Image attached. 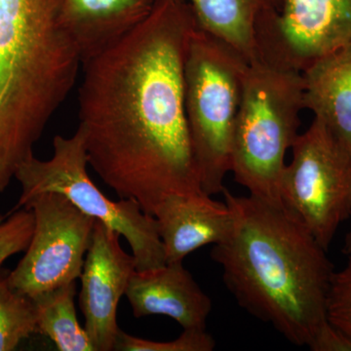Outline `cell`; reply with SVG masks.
<instances>
[{
    "instance_id": "obj_12",
    "label": "cell",
    "mask_w": 351,
    "mask_h": 351,
    "mask_svg": "<svg viewBox=\"0 0 351 351\" xmlns=\"http://www.w3.org/2000/svg\"><path fill=\"white\" fill-rule=\"evenodd\" d=\"M157 0H56L58 19L82 64L126 38L154 10Z\"/></svg>"
},
{
    "instance_id": "obj_8",
    "label": "cell",
    "mask_w": 351,
    "mask_h": 351,
    "mask_svg": "<svg viewBox=\"0 0 351 351\" xmlns=\"http://www.w3.org/2000/svg\"><path fill=\"white\" fill-rule=\"evenodd\" d=\"M23 208L34 213V233L24 257L7 274L11 287L34 298L75 282L82 276L96 219L57 193H40Z\"/></svg>"
},
{
    "instance_id": "obj_21",
    "label": "cell",
    "mask_w": 351,
    "mask_h": 351,
    "mask_svg": "<svg viewBox=\"0 0 351 351\" xmlns=\"http://www.w3.org/2000/svg\"><path fill=\"white\" fill-rule=\"evenodd\" d=\"M307 348L313 351H351V338L327 319Z\"/></svg>"
},
{
    "instance_id": "obj_14",
    "label": "cell",
    "mask_w": 351,
    "mask_h": 351,
    "mask_svg": "<svg viewBox=\"0 0 351 351\" xmlns=\"http://www.w3.org/2000/svg\"><path fill=\"white\" fill-rule=\"evenodd\" d=\"M304 108L351 151V43L302 71Z\"/></svg>"
},
{
    "instance_id": "obj_5",
    "label": "cell",
    "mask_w": 351,
    "mask_h": 351,
    "mask_svg": "<svg viewBox=\"0 0 351 351\" xmlns=\"http://www.w3.org/2000/svg\"><path fill=\"white\" fill-rule=\"evenodd\" d=\"M249 62L232 46L195 27L184 62V107L201 189L223 193L232 170L235 122Z\"/></svg>"
},
{
    "instance_id": "obj_22",
    "label": "cell",
    "mask_w": 351,
    "mask_h": 351,
    "mask_svg": "<svg viewBox=\"0 0 351 351\" xmlns=\"http://www.w3.org/2000/svg\"><path fill=\"white\" fill-rule=\"evenodd\" d=\"M351 252V223L350 226V230H348V233H346L345 242H343V253L345 255H348Z\"/></svg>"
},
{
    "instance_id": "obj_4",
    "label": "cell",
    "mask_w": 351,
    "mask_h": 351,
    "mask_svg": "<svg viewBox=\"0 0 351 351\" xmlns=\"http://www.w3.org/2000/svg\"><path fill=\"white\" fill-rule=\"evenodd\" d=\"M302 71L256 57L243 78L233 135L232 170L251 196L281 203L285 156L299 136L304 108Z\"/></svg>"
},
{
    "instance_id": "obj_9",
    "label": "cell",
    "mask_w": 351,
    "mask_h": 351,
    "mask_svg": "<svg viewBox=\"0 0 351 351\" xmlns=\"http://www.w3.org/2000/svg\"><path fill=\"white\" fill-rule=\"evenodd\" d=\"M351 43V0H283L258 23L256 57L302 71Z\"/></svg>"
},
{
    "instance_id": "obj_16",
    "label": "cell",
    "mask_w": 351,
    "mask_h": 351,
    "mask_svg": "<svg viewBox=\"0 0 351 351\" xmlns=\"http://www.w3.org/2000/svg\"><path fill=\"white\" fill-rule=\"evenodd\" d=\"M76 283L66 284L32 298L38 313V332L49 338L60 351H96L76 316Z\"/></svg>"
},
{
    "instance_id": "obj_2",
    "label": "cell",
    "mask_w": 351,
    "mask_h": 351,
    "mask_svg": "<svg viewBox=\"0 0 351 351\" xmlns=\"http://www.w3.org/2000/svg\"><path fill=\"white\" fill-rule=\"evenodd\" d=\"M232 211L230 234L211 258L247 313L293 345L307 346L327 320L334 267L326 249L283 206L223 191Z\"/></svg>"
},
{
    "instance_id": "obj_11",
    "label": "cell",
    "mask_w": 351,
    "mask_h": 351,
    "mask_svg": "<svg viewBox=\"0 0 351 351\" xmlns=\"http://www.w3.org/2000/svg\"><path fill=\"white\" fill-rule=\"evenodd\" d=\"M125 295L136 318L162 315L184 329H206L212 301L182 263L132 274Z\"/></svg>"
},
{
    "instance_id": "obj_19",
    "label": "cell",
    "mask_w": 351,
    "mask_h": 351,
    "mask_svg": "<svg viewBox=\"0 0 351 351\" xmlns=\"http://www.w3.org/2000/svg\"><path fill=\"white\" fill-rule=\"evenodd\" d=\"M34 228L31 209L22 208L5 216L0 215V267L7 258L27 250Z\"/></svg>"
},
{
    "instance_id": "obj_18",
    "label": "cell",
    "mask_w": 351,
    "mask_h": 351,
    "mask_svg": "<svg viewBox=\"0 0 351 351\" xmlns=\"http://www.w3.org/2000/svg\"><path fill=\"white\" fill-rule=\"evenodd\" d=\"M216 346L206 329H184L179 338L170 341H154L137 338L119 330L114 350L119 351H212Z\"/></svg>"
},
{
    "instance_id": "obj_17",
    "label": "cell",
    "mask_w": 351,
    "mask_h": 351,
    "mask_svg": "<svg viewBox=\"0 0 351 351\" xmlns=\"http://www.w3.org/2000/svg\"><path fill=\"white\" fill-rule=\"evenodd\" d=\"M38 332L36 302L11 287L0 272V351H12L21 341Z\"/></svg>"
},
{
    "instance_id": "obj_13",
    "label": "cell",
    "mask_w": 351,
    "mask_h": 351,
    "mask_svg": "<svg viewBox=\"0 0 351 351\" xmlns=\"http://www.w3.org/2000/svg\"><path fill=\"white\" fill-rule=\"evenodd\" d=\"M154 217L167 263H182L201 247L221 243L233 223L225 201L213 200L205 193L171 195L159 204Z\"/></svg>"
},
{
    "instance_id": "obj_10",
    "label": "cell",
    "mask_w": 351,
    "mask_h": 351,
    "mask_svg": "<svg viewBox=\"0 0 351 351\" xmlns=\"http://www.w3.org/2000/svg\"><path fill=\"white\" fill-rule=\"evenodd\" d=\"M119 232L96 219L82 276L80 307L85 330L96 351L114 350L120 328L117 308L136 269V261L120 245Z\"/></svg>"
},
{
    "instance_id": "obj_20",
    "label": "cell",
    "mask_w": 351,
    "mask_h": 351,
    "mask_svg": "<svg viewBox=\"0 0 351 351\" xmlns=\"http://www.w3.org/2000/svg\"><path fill=\"white\" fill-rule=\"evenodd\" d=\"M343 269L334 271L327 297V319L351 338V252Z\"/></svg>"
},
{
    "instance_id": "obj_6",
    "label": "cell",
    "mask_w": 351,
    "mask_h": 351,
    "mask_svg": "<svg viewBox=\"0 0 351 351\" xmlns=\"http://www.w3.org/2000/svg\"><path fill=\"white\" fill-rule=\"evenodd\" d=\"M88 157L82 131L71 137L56 136L47 160L29 156L15 179L21 186L17 204L9 213L22 209L34 196L57 193L66 196L83 213L105 223L127 240L136 269H156L166 265L165 251L156 217L145 213L137 201H112L97 188L88 174Z\"/></svg>"
},
{
    "instance_id": "obj_1",
    "label": "cell",
    "mask_w": 351,
    "mask_h": 351,
    "mask_svg": "<svg viewBox=\"0 0 351 351\" xmlns=\"http://www.w3.org/2000/svg\"><path fill=\"white\" fill-rule=\"evenodd\" d=\"M197 27L182 0H157L126 38L82 64L80 125L88 162L145 213L201 189L186 107L184 62Z\"/></svg>"
},
{
    "instance_id": "obj_7",
    "label": "cell",
    "mask_w": 351,
    "mask_h": 351,
    "mask_svg": "<svg viewBox=\"0 0 351 351\" xmlns=\"http://www.w3.org/2000/svg\"><path fill=\"white\" fill-rule=\"evenodd\" d=\"M291 149L281 203L328 250L339 226L351 219V151L316 119Z\"/></svg>"
},
{
    "instance_id": "obj_15",
    "label": "cell",
    "mask_w": 351,
    "mask_h": 351,
    "mask_svg": "<svg viewBox=\"0 0 351 351\" xmlns=\"http://www.w3.org/2000/svg\"><path fill=\"white\" fill-rule=\"evenodd\" d=\"M202 31L225 41L250 62L256 55L258 23L279 12L283 0H182Z\"/></svg>"
},
{
    "instance_id": "obj_3",
    "label": "cell",
    "mask_w": 351,
    "mask_h": 351,
    "mask_svg": "<svg viewBox=\"0 0 351 351\" xmlns=\"http://www.w3.org/2000/svg\"><path fill=\"white\" fill-rule=\"evenodd\" d=\"M80 69L56 0H0V195L34 156Z\"/></svg>"
}]
</instances>
